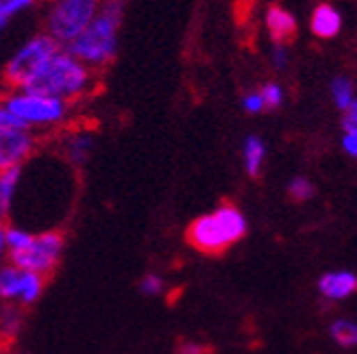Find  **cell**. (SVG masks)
<instances>
[{"instance_id":"28","label":"cell","mask_w":357,"mask_h":354,"mask_svg":"<svg viewBox=\"0 0 357 354\" xmlns=\"http://www.w3.org/2000/svg\"><path fill=\"white\" fill-rule=\"evenodd\" d=\"M342 148L349 156L357 159V135H349L344 133V139H342Z\"/></svg>"},{"instance_id":"4","label":"cell","mask_w":357,"mask_h":354,"mask_svg":"<svg viewBox=\"0 0 357 354\" xmlns=\"http://www.w3.org/2000/svg\"><path fill=\"white\" fill-rule=\"evenodd\" d=\"M61 48L63 46H59L46 33H40V35H35V38H31L29 42H24L15 50V55L9 59L3 72V81L9 87V92L24 90Z\"/></svg>"},{"instance_id":"17","label":"cell","mask_w":357,"mask_h":354,"mask_svg":"<svg viewBox=\"0 0 357 354\" xmlns=\"http://www.w3.org/2000/svg\"><path fill=\"white\" fill-rule=\"evenodd\" d=\"M38 0H0V31L7 29V24L15 15L29 11Z\"/></svg>"},{"instance_id":"27","label":"cell","mask_w":357,"mask_h":354,"mask_svg":"<svg viewBox=\"0 0 357 354\" xmlns=\"http://www.w3.org/2000/svg\"><path fill=\"white\" fill-rule=\"evenodd\" d=\"M342 129L349 135H357V113H353V111H347L344 113V118H342Z\"/></svg>"},{"instance_id":"24","label":"cell","mask_w":357,"mask_h":354,"mask_svg":"<svg viewBox=\"0 0 357 354\" xmlns=\"http://www.w3.org/2000/svg\"><path fill=\"white\" fill-rule=\"evenodd\" d=\"M139 289L144 291V293H149V296H155V293H159L164 289V280L159 278L157 274H146L144 278H142V282H139Z\"/></svg>"},{"instance_id":"21","label":"cell","mask_w":357,"mask_h":354,"mask_svg":"<svg viewBox=\"0 0 357 354\" xmlns=\"http://www.w3.org/2000/svg\"><path fill=\"white\" fill-rule=\"evenodd\" d=\"M259 96L264 100V109H279L283 102V90L277 83H266L259 90Z\"/></svg>"},{"instance_id":"19","label":"cell","mask_w":357,"mask_h":354,"mask_svg":"<svg viewBox=\"0 0 357 354\" xmlns=\"http://www.w3.org/2000/svg\"><path fill=\"white\" fill-rule=\"evenodd\" d=\"M331 94H333L335 107H337V109H342V111H349L351 102L355 100V98H353V85H351V81L344 79V77H337V79L331 83Z\"/></svg>"},{"instance_id":"8","label":"cell","mask_w":357,"mask_h":354,"mask_svg":"<svg viewBox=\"0 0 357 354\" xmlns=\"http://www.w3.org/2000/svg\"><path fill=\"white\" fill-rule=\"evenodd\" d=\"M38 148V137L29 129L0 131V172L20 168Z\"/></svg>"},{"instance_id":"32","label":"cell","mask_w":357,"mask_h":354,"mask_svg":"<svg viewBox=\"0 0 357 354\" xmlns=\"http://www.w3.org/2000/svg\"><path fill=\"white\" fill-rule=\"evenodd\" d=\"M0 354H5V350H0Z\"/></svg>"},{"instance_id":"22","label":"cell","mask_w":357,"mask_h":354,"mask_svg":"<svg viewBox=\"0 0 357 354\" xmlns=\"http://www.w3.org/2000/svg\"><path fill=\"white\" fill-rule=\"evenodd\" d=\"M33 241V235L17 231V228H7V246L11 248V252L24 250V248Z\"/></svg>"},{"instance_id":"5","label":"cell","mask_w":357,"mask_h":354,"mask_svg":"<svg viewBox=\"0 0 357 354\" xmlns=\"http://www.w3.org/2000/svg\"><path fill=\"white\" fill-rule=\"evenodd\" d=\"M100 5L102 0H52L46 13V35L66 48L94 22Z\"/></svg>"},{"instance_id":"14","label":"cell","mask_w":357,"mask_h":354,"mask_svg":"<svg viewBox=\"0 0 357 354\" xmlns=\"http://www.w3.org/2000/svg\"><path fill=\"white\" fill-rule=\"evenodd\" d=\"M22 278H24V272L20 268H15V265H5V268H0V298L11 300L15 296H20Z\"/></svg>"},{"instance_id":"13","label":"cell","mask_w":357,"mask_h":354,"mask_svg":"<svg viewBox=\"0 0 357 354\" xmlns=\"http://www.w3.org/2000/svg\"><path fill=\"white\" fill-rule=\"evenodd\" d=\"M266 156V144L257 135H248L244 141V168L251 179H257Z\"/></svg>"},{"instance_id":"31","label":"cell","mask_w":357,"mask_h":354,"mask_svg":"<svg viewBox=\"0 0 357 354\" xmlns=\"http://www.w3.org/2000/svg\"><path fill=\"white\" fill-rule=\"evenodd\" d=\"M349 111H353V113H357V98H355V100L351 102V107H349ZM344 113H347V111H344Z\"/></svg>"},{"instance_id":"23","label":"cell","mask_w":357,"mask_h":354,"mask_svg":"<svg viewBox=\"0 0 357 354\" xmlns=\"http://www.w3.org/2000/svg\"><path fill=\"white\" fill-rule=\"evenodd\" d=\"M7 129H29V127H24V124L17 120L3 102H0V131H7Z\"/></svg>"},{"instance_id":"16","label":"cell","mask_w":357,"mask_h":354,"mask_svg":"<svg viewBox=\"0 0 357 354\" xmlns=\"http://www.w3.org/2000/svg\"><path fill=\"white\" fill-rule=\"evenodd\" d=\"M331 339L342 348H357V322L351 320H335L329 326Z\"/></svg>"},{"instance_id":"20","label":"cell","mask_w":357,"mask_h":354,"mask_svg":"<svg viewBox=\"0 0 357 354\" xmlns=\"http://www.w3.org/2000/svg\"><path fill=\"white\" fill-rule=\"evenodd\" d=\"M314 183L307 179V176H296V179L288 185V193L294 202H305L314 196Z\"/></svg>"},{"instance_id":"6","label":"cell","mask_w":357,"mask_h":354,"mask_svg":"<svg viewBox=\"0 0 357 354\" xmlns=\"http://www.w3.org/2000/svg\"><path fill=\"white\" fill-rule=\"evenodd\" d=\"M0 102L29 129L57 127L70 113V102L33 92H7Z\"/></svg>"},{"instance_id":"30","label":"cell","mask_w":357,"mask_h":354,"mask_svg":"<svg viewBox=\"0 0 357 354\" xmlns=\"http://www.w3.org/2000/svg\"><path fill=\"white\" fill-rule=\"evenodd\" d=\"M285 61H288V59H285V50L279 46V48L275 50V65H277V67H285Z\"/></svg>"},{"instance_id":"12","label":"cell","mask_w":357,"mask_h":354,"mask_svg":"<svg viewBox=\"0 0 357 354\" xmlns=\"http://www.w3.org/2000/svg\"><path fill=\"white\" fill-rule=\"evenodd\" d=\"M342 26V17L331 5H318L312 15V33L318 38H335Z\"/></svg>"},{"instance_id":"29","label":"cell","mask_w":357,"mask_h":354,"mask_svg":"<svg viewBox=\"0 0 357 354\" xmlns=\"http://www.w3.org/2000/svg\"><path fill=\"white\" fill-rule=\"evenodd\" d=\"M5 246H7V222L0 220V255H3Z\"/></svg>"},{"instance_id":"15","label":"cell","mask_w":357,"mask_h":354,"mask_svg":"<svg viewBox=\"0 0 357 354\" xmlns=\"http://www.w3.org/2000/svg\"><path fill=\"white\" fill-rule=\"evenodd\" d=\"M20 176V168H11L0 172V220L7 222V214L11 207V196L15 189V181Z\"/></svg>"},{"instance_id":"7","label":"cell","mask_w":357,"mask_h":354,"mask_svg":"<svg viewBox=\"0 0 357 354\" xmlns=\"http://www.w3.org/2000/svg\"><path fill=\"white\" fill-rule=\"evenodd\" d=\"M66 243L63 231H48L40 237H33V241L24 248V250L11 252V265L20 268L22 272H33L46 276L50 280L52 272L57 270V263Z\"/></svg>"},{"instance_id":"11","label":"cell","mask_w":357,"mask_h":354,"mask_svg":"<svg viewBox=\"0 0 357 354\" xmlns=\"http://www.w3.org/2000/svg\"><path fill=\"white\" fill-rule=\"evenodd\" d=\"M92 150V135L87 129H70L68 135L63 137V152L70 163L81 166Z\"/></svg>"},{"instance_id":"2","label":"cell","mask_w":357,"mask_h":354,"mask_svg":"<svg viewBox=\"0 0 357 354\" xmlns=\"http://www.w3.org/2000/svg\"><path fill=\"white\" fill-rule=\"evenodd\" d=\"M94 85H96L94 70L70 55L66 48H61L57 55L44 65L42 72L20 92L52 96V98H59L73 104L75 100L92 94Z\"/></svg>"},{"instance_id":"9","label":"cell","mask_w":357,"mask_h":354,"mask_svg":"<svg viewBox=\"0 0 357 354\" xmlns=\"http://www.w3.org/2000/svg\"><path fill=\"white\" fill-rule=\"evenodd\" d=\"M318 291L327 300H344L357 291V276L347 270L327 272L318 280Z\"/></svg>"},{"instance_id":"1","label":"cell","mask_w":357,"mask_h":354,"mask_svg":"<svg viewBox=\"0 0 357 354\" xmlns=\"http://www.w3.org/2000/svg\"><path fill=\"white\" fill-rule=\"evenodd\" d=\"M124 9L127 0H102L94 22L73 44H68L66 50L94 72L107 67L118 52V33L124 20Z\"/></svg>"},{"instance_id":"10","label":"cell","mask_w":357,"mask_h":354,"mask_svg":"<svg viewBox=\"0 0 357 354\" xmlns=\"http://www.w3.org/2000/svg\"><path fill=\"white\" fill-rule=\"evenodd\" d=\"M266 24H268V31H271V38L277 46L290 42L296 38V20L294 15L288 13L283 7L279 5H273L266 13Z\"/></svg>"},{"instance_id":"25","label":"cell","mask_w":357,"mask_h":354,"mask_svg":"<svg viewBox=\"0 0 357 354\" xmlns=\"http://www.w3.org/2000/svg\"><path fill=\"white\" fill-rule=\"evenodd\" d=\"M209 348L205 344L199 341H190V339H181L176 346V354H207Z\"/></svg>"},{"instance_id":"18","label":"cell","mask_w":357,"mask_h":354,"mask_svg":"<svg viewBox=\"0 0 357 354\" xmlns=\"http://www.w3.org/2000/svg\"><path fill=\"white\" fill-rule=\"evenodd\" d=\"M48 282L46 276H40V274H33V272H24V278H22V300L24 305H33L35 300L40 298L44 285Z\"/></svg>"},{"instance_id":"3","label":"cell","mask_w":357,"mask_h":354,"mask_svg":"<svg viewBox=\"0 0 357 354\" xmlns=\"http://www.w3.org/2000/svg\"><path fill=\"white\" fill-rule=\"evenodd\" d=\"M248 231V224L242 211L231 204L222 202L211 214L196 218L185 231V241L203 255L220 257L231 246H236L244 239Z\"/></svg>"},{"instance_id":"26","label":"cell","mask_w":357,"mask_h":354,"mask_svg":"<svg viewBox=\"0 0 357 354\" xmlns=\"http://www.w3.org/2000/svg\"><path fill=\"white\" fill-rule=\"evenodd\" d=\"M242 107H244L248 113H259V111H264V100H261L259 92L246 94L244 100H242Z\"/></svg>"}]
</instances>
